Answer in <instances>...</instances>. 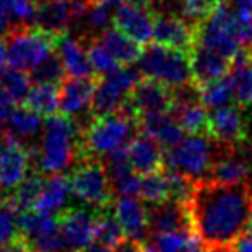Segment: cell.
Returning a JSON list of instances; mask_svg holds the SVG:
<instances>
[{
    "mask_svg": "<svg viewBox=\"0 0 252 252\" xmlns=\"http://www.w3.org/2000/svg\"><path fill=\"white\" fill-rule=\"evenodd\" d=\"M251 199L247 183L223 185L207 178L195 183L187 209L192 228L206 244L207 252L233 247L251 226Z\"/></svg>",
    "mask_w": 252,
    "mask_h": 252,
    "instance_id": "cell-1",
    "label": "cell"
},
{
    "mask_svg": "<svg viewBox=\"0 0 252 252\" xmlns=\"http://www.w3.org/2000/svg\"><path fill=\"white\" fill-rule=\"evenodd\" d=\"M80 145L81 131L73 118L64 114L47 116L40 149L33 152L36 156V169L43 175L63 173L80 156Z\"/></svg>",
    "mask_w": 252,
    "mask_h": 252,
    "instance_id": "cell-2",
    "label": "cell"
},
{
    "mask_svg": "<svg viewBox=\"0 0 252 252\" xmlns=\"http://www.w3.org/2000/svg\"><path fill=\"white\" fill-rule=\"evenodd\" d=\"M138 128V118L128 111H118L112 114L97 116L88 123L83 131L80 145V159L105 158L133 140Z\"/></svg>",
    "mask_w": 252,
    "mask_h": 252,
    "instance_id": "cell-3",
    "label": "cell"
},
{
    "mask_svg": "<svg viewBox=\"0 0 252 252\" xmlns=\"http://www.w3.org/2000/svg\"><path fill=\"white\" fill-rule=\"evenodd\" d=\"M138 71L144 78L159 81L171 90L193 81L190 54L156 42L142 50L138 57Z\"/></svg>",
    "mask_w": 252,
    "mask_h": 252,
    "instance_id": "cell-4",
    "label": "cell"
},
{
    "mask_svg": "<svg viewBox=\"0 0 252 252\" xmlns=\"http://www.w3.org/2000/svg\"><path fill=\"white\" fill-rule=\"evenodd\" d=\"M57 38L36 26L14 28L5 35L7 63L14 69L32 73L52 52H56Z\"/></svg>",
    "mask_w": 252,
    "mask_h": 252,
    "instance_id": "cell-5",
    "label": "cell"
},
{
    "mask_svg": "<svg viewBox=\"0 0 252 252\" xmlns=\"http://www.w3.org/2000/svg\"><path fill=\"white\" fill-rule=\"evenodd\" d=\"M218 156L216 147L202 133L183 137L175 147L168 149L164 158L166 169H171L189 178L204 180Z\"/></svg>",
    "mask_w": 252,
    "mask_h": 252,
    "instance_id": "cell-6",
    "label": "cell"
},
{
    "mask_svg": "<svg viewBox=\"0 0 252 252\" xmlns=\"http://www.w3.org/2000/svg\"><path fill=\"white\" fill-rule=\"evenodd\" d=\"M73 195L80 202L105 211L112 200V187L104 162L97 158L80 159V166L71 175Z\"/></svg>",
    "mask_w": 252,
    "mask_h": 252,
    "instance_id": "cell-7",
    "label": "cell"
},
{
    "mask_svg": "<svg viewBox=\"0 0 252 252\" xmlns=\"http://www.w3.org/2000/svg\"><path fill=\"white\" fill-rule=\"evenodd\" d=\"M197 45L214 50L220 56L233 61L240 50H244L235 28V19L230 11L228 0L218 5L199 26H197Z\"/></svg>",
    "mask_w": 252,
    "mask_h": 252,
    "instance_id": "cell-8",
    "label": "cell"
},
{
    "mask_svg": "<svg viewBox=\"0 0 252 252\" xmlns=\"http://www.w3.org/2000/svg\"><path fill=\"white\" fill-rule=\"evenodd\" d=\"M140 71L126 66H121L111 74L100 76V80L95 83L90 112L95 118L118 112L130 98L133 88L140 81Z\"/></svg>",
    "mask_w": 252,
    "mask_h": 252,
    "instance_id": "cell-9",
    "label": "cell"
},
{
    "mask_svg": "<svg viewBox=\"0 0 252 252\" xmlns=\"http://www.w3.org/2000/svg\"><path fill=\"white\" fill-rule=\"evenodd\" d=\"M33 152L7 130H0V197L7 195L28 176Z\"/></svg>",
    "mask_w": 252,
    "mask_h": 252,
    "instance_id": "cell-10",
    "label": "cell"
},
{
    "mask_svg": "<svg viewBox=\"0 0 252 252\" xmlns=\"http://www.w3.org/2000/svg\"><path fill=\"white\" fill-rule=\"evenodd\" d=\"M18 226L21 237L35 252H63L66 249L59 218L47 216L36 211H26L18 216Z\"/></svg>",
    "mask_w": 252,
    "mask_h": 252,
    "instance_id": "cell-11",
    "label": "cell"
},
{
    "mask_svg": "<svg viewBox=\"0 0 252 252\" xmlns=\"http://www.w3.org/2000/svg\"><path fill=\"white\" fill-rule=\"evenodd\" d=\"M154 42L190 54L197 43V26L173 12H158L154 18Z\"/></svg>",
    "mask_w": 252,
    "mask_h": 252,
    "instance_id": "cell-12",
    "label": "cell"
},
{
    "mask_svg": "<svg viewBox=\"0 0 252 252\" xmlns=\"http://www.w3.org/2000/svg\"><path fill=\"white\" fill-rule=\"evenodd\" d=\"M207 133L223 147H237L247 138V121L240 107L224 105L209 114Z\"/></svg>",
    "mask_w": 252,
    "mask_h": 252,
    "instance_id": "cell-13",
    "label": "cell"
},
{
    "mask_svg": "<svg viewBox=\"0 0 252 252\" xmlns=\"http://www.w3.org/2000/svg\"><path fill=\"white\" fill-rule=\"evenodd\" d=\"M154 18L156 14H152L149 7L126 0L116 5V11L112 12V25L137 43L147 45L154 38Z\"/></svg>",
    "mask_w": 252,
    "mask_h": 252,
    "instance_id": "cell-14",
    "label": "cell"
},
{
    "mask_svg": "<svg viewBox=\"0 0 252 252\" xmlns=\"http://www.w3.org/2000/svg\"><path fill=\"white\" fill-rule=\"evenodd\" d=\"M57 218H59L61 233L67 249L76 252L95 240L97 214H94L92 211L83 207H73V209L63 211Z\"/></svg>",
    "mask_w": 252,
    "mask_h": 252,
    "instance_id": "cell-15",
    "label": "cell"
},
{
    "mask_svg": "<svg viewBox=\"0 0 252 252\" xmlns=\"http://www.w3.org/2000/svg\"><path fill=\"white\" fill-rule=\"evenodd\" d=\"M102 162L107 169L112 193H116L118 197L140 195V173L135 171V168L131 166L126 149H119V151L105 156L102 158Z\"/></svg>",
    "mask_w": 252,
    "mask_h": 252,
    "instance_id": "cell-16",
    "label": "cell"
},
{
    "mask_svg": "<svg viewBox=\"0 0 252 252\" xmlns=\"http://www.w3.org/2000/svg\"><path fill=\"white\" fill-rule=\"evenodd\" d=\"M130 105L137 116L149 112H169L173 105V90L156 80L144 78L131 92Z\"/></svg>",
    "mask_w": 252,
    "mask_h": 252,
    "instance_id": "cell-17",
    "label": "cell"
},
{
    "mask_svg": "<svg viewBox=\"0 0 252 252\" xmlns=\"http://www.w3.org/2000/svg\"><path fill=\"white\" fill-rule=\"evenodd\" d=\"M251 169V159L244 152H238L237 147H228L223 154L218 152L206 178L223 185H238L247 182Z\"/></svg>",
    "mask_w": 252,
    "mask_h": 252,
    "instance_id": "cell-18",
    "label": "cell"
},
{
    "mask_svg": "<svg viewBox=\"0 0 252 252\" xmlns=\"http://www.w3.org/2000/svg\"><path fill=\"white\" fill-rule=\"evenodd\" d=\"M114 216L119 221L126 238L145 242L149 237V211L137 197H118L114 200Z\"/></svg>",
    "mask_w": 252,
    "mask_h": 252,
    "instance_id": "cell-19",
    "label": "cell"
},
{
    "mask_svg": "<svg viewBox=\"0 0 252 252\" xmlns=\"http://www.w3.org/2000/svg\"><path fill=\"white\" fill-rule=\"evenodd\" d=\"M95 81L92 78H64L61 81V111L67 118H80L92 107Z\"/></svg>",
    "mask_w": 252,
    "mask_h": 252,
    "instance_id": "cell-20",
    "label": "cell"
},
{
    "mask_svg": "<svg viewBox=\"0 0 252 252\" xmlns=\"http://www.w3.org/2000/svg\"><path fill=\"white\" fill-rule=\"evenodd\" d=\"M138 130L156 140L162 149H171L183 138V128L169 112H149L138 116Z\"/></svg>",
    "mask_w": 252,
    "mask_h": 252,
    "instance_id": "cell-21",
    "label": "cell"
},
{
    "mask_svg": "<svg viewBox=\"0 0 252 252\" xmlns=\"http://www.w3.org/2000/svg\"><path fill=\"white\" fill-rule=\"evenodd\" d=\"M190 66H192V78L197 85L209 83L218 78H223L230 73L231 61L220 56L214 50H209L202 45L193 47L190 52Z\"/></svg>",
    "mask_w": 252,
    "mask_h": 252,
    "instance_id": "cell-22",
    "label": "cell"
},
{
    "mask_svg": "<svg viewBox=\"0 0 252 252\" xmlns=\"http://www.w3.org/2000/svg\"><path fill=\"white\" fill-rule=\"evenodd\" d=\"M74 23L73 0H47L38 5L35 26L54 36L67 33Z\"/></svg>",
    "mask_w": 252,
    "mask_h": 252,
    "instance_id": "cell-23",
    "label": "cell"
},
{
    "mask_svg": "<svg viewBox=\"0 0 252 252\" xmlns=\"http://www.w3.org/2000/svg\"><path fill=\"white\" fill-rule=\"evenodd\" d=\"M147 211H149V226H151V231H154V233L176 231L192 226L187 204L178 202L175 199L156 204V206H152Z\"/></svg>",
    "mask_w": 252,
    "mask_h": 252,
    "instance_id": "cell-24",
    "label": "cell"
},
{
    "mask_svg": "<svg viewBox=\"0 0 252 252\" xmlns=\"http://www.w3.org/2000/svg\"><path fill=\"white\" fill-rule=\"evenodd\" d=\"M126 154H128V159H130L135 171L140 173V175L159 171L164 164L162 147L144 133L135 137L130 144L126 145Z\"/></svg>",
    "mask_w": 252,
    "mask_h": 252,
    "instance_id": "cell-25",
    "label": "cell"
},
{
    "mask_svg": "<svg viewBox=\"0 0 252 252\" xmlns=\"http://www.w3.org/2000/svg\"><path fill=\"white\" fill-rule=\"evenodd\" d=\"M71 193H73V189H71V180L67 176H64L63 173L50 175L49 180H45L43 183L42 193H40L33 211L47 214V216L61 214L63 211H66Z\"/></svg>",
    "mask_w": 252,
    "mask_h": 252,
    "instance_id": "cell-26",
    "label": "cell"
},
{
    "mask_svg": "<svg viewBox=\"0 0 252 252\" xmlns=\"http://www.w3.org/2000/svg\"><path fill=\"white\" fill-rule=\"evenodd\" d=\"M56 50L61 56V59H63L67 76L92 78V74H95L90 59H88V50L85 49V45L78 38L64 33V35H61L57 38Z\"/></svg>",
    "mask_w": 252,
    "mask_h": 252,
    "instance_id": "cell-27",
    "label": "cell"
},
{
    "mask_svg": "<svg viewBox=\"0 0 252 252\" xmlns=\"http://www.w3.org/2000/svg\"><path fill=\"white\" fill-rule=\"evenodd\" d=\"M4 130H7L12 137H16L19 142H23L28 147V144H32L42 133L43 130L42 116L33 111V109H30L28 105L19 104L16 105L14 111L9 116V119L5 121Z\"/></svg>",
    "mask_w": 252,
    "mask_h": 252,
    "instance_id": "cell-28",
    "label": "cell"
},
{
    "mask_svg": "<svg viewBox=\"0 0 252 252\" xmlns=\"http://www.w3.org/2000/svg\"><path fill=\"white\" fill-rule=\"evenodd\" d=\"M230 76L233 81V98L242 105H252V56L244 49L231 61Z\"/></svg>",
    "mask_w": 252,
    "mask_h": 252,
    "instance_id": "cell-29",
    "label": "cell"
},
{
    "mask_svg": "<svg viewBox=\"0 0 252 252\" xmlns=\"http://www.w3.org/2000/svg\"><path fill=\"white\" fill-rule=\"evenodd\" d=\"M105 47L112 52V56L123 64V66H128V64H133L138 61L142 50L140 43H137L133 38H130L128 35H125L123 32H119L118 28H107L100 36H97Z\"/></svg>",
    "mask_w": 252,
    "mask_h": 252,
    "instance_id": "cell-30",
    "label": "cell"
},
{
    "mask_svg": "<svg viewBox=\"0 0 252 252\" xmlns=\"http://www.w3.org/2000/svg\"><path fill=\"white\" fill-rule=\"evenodd\" d=\"M23 104L38 112L40 116L57 114V111H61L59 87L56 83H35L33 81Z\"/></svg>",
    "mask_w": 252,
    "mask_h": 252,
    "instance_id": "cell-31",
    "label": "cell"
},
{
    "mask_svg": "<svg viewBox=\"0 0 252 252\" xmlns=\"http://www.w3.org/2000/svg\"><path fill=\"white\" fill-rule=\"evenodd\" d=\"M200 94V102L206 109H220L224 107L231 102L233 98V81H231L230 73L223 78H218L209 83L197 85Z\"/></svg>",
    "mask_w": 252,
    "mask_h": 252,
    "instance_id": "cell-32",
    "label": "cell"
},
{
    "mask_svg": "<svg viewBox=\"0 0 252 252\" xmlns=\"http://www.w3.org/2000/svg\"><path fill=\"white\" fill-rule=\"evenodd\" d=\"M140 197L151 206L171 199V190H169V182L164 169L144 175L140 183Z\"/></svg>",
    "mask_w": 252,
    "mask_h": 252,
    "instance_id": "cell-33",
    "label": "cell"
},
{
    "mask_svg": "<svg viewBox=\"0 0 252 252\" xmlns=\"http://www.w3.org/2000/svg\"><path fill=\"white\" fill-rule=\"evenodd\" d=\"M0 9L7 16L12 30L21 26H35L38 5L33 0H0Z\"/></svg>",
    "mask_w": 252,
    "mask_h": 252,
    "instance_id": "cell-34",
    "label": "cell"
},
{
    "mask_svg": "<svg viewBox=\"0 0 252 252\" xmlns=\"http://www.w3.org/2000/svg\"><path fill=\"white\" fill-rule=\"evenodd\" d=\"M32 85H33V80L26 71L11 67V69L5 71L4 78L0 81V92H2L5 97L11 98L14 104L19 105L25 102Z\"/></svg>",
    "mask_w": 252,
    "mask_h": 252,
    "instance_id": "cell-35",
    "label": "cell"
},
{
    "mask_svg": "<svg viewBox=\"0 0 252 252\" xmlns=\"http://www.w3.org/2000/svg\"><path fill=\"white\" fill-rule=\"evenodd\" d=\"M88 50V59L94 67V73L97 76H105V74L114 73L116 69L121 67V63L112 56V52L100 42L98 38L90 40L87 47Z\"/></svg>",
    "mask_w": 252,
    "mask_h": 252,
    "instance_id": "cell-36",
    "label": "cell"
},
{
    "mask_svg": "<svg viewBox=\"0 0 252 252\" xmlns=\"http://www.w3.org/2000/svg\"><path fill=\"white\" fill-rule=\"evenodd\" d=\"M125 231H123L119 221L116 220L114 214L111 213H100L97 214V223H95V240L107 247L114 249L119 242L125 240Z\"/></svg>",
    "mask_w": 252,
    "mask_h": 252,
    "instance_id": "cell-37",
    "label": "cell"
},
{
    "mask_svg": "<svg viewBox=\"0 0 252 252\" xmlns=\"http://www.w3.org/2000/svg\"><path fill=\"white\" fill-rule=\"evenodd\" d=\"M112 21V16L109 12V5L97 4V2H88V7L85 11L83 18L80 19V23L85 25L87 35H102L105 30L109 28Z\"/></svg>",
    "mask_w": 252,
    "mask_h": 252,
    "instance_id": "cell-38",
    "label": "cell"
},
{
    "mask_svg": "<svg viewBox=\"0 0 252 252\" xmlns=\"http://www.w3.org/2000/svg\"><path fill=\"white\" fill-rule=\"evenodd\" d=\"M32 80L35 83H56L59 85L64 78L67 76L66 74V69H64V64H63V59L61 56L56 52H52L38 67L32 71Z\"/></svg>",
    "mask_w": 252,
    "mask_h": 252,
    "instance_id": "cell-39",
    "label": "cell"
},
{
    "mask_svg": "<svg viewBox=\"0 0 252 252\" xmlns=\"http://www.w3.org/2000/svg\"><path fill=\"white\" fill-rule=\"evenodd\" d=\"M178 11L182 18L199 26L214 9L211 7L207 0H178Z\"/></svg>",
    "mask_w": 252,
    "mask_h": 252,
    "instance_id": "cell-40",
    "label": "cell"
},
{
    "mask_svg": "<svg viewBox=\"0 0 252 252\" xmlns=\"http://www.w3.org/2000/svg\"><path fill=\"white\" fill-rule=\"evenodd\" d=\"M19 237L18 216L0 202V249L7 247L9 244Z\"/></svg>",
    "mask_w": 252,
    "mask_h": 252,
    "instance_id": "cell-41",
    "label": "cell"
},
{
    "mask_svg": "<svg viewBox=\"0 0 252 252\" xmlns=\"http://www.w3.org/2000/svg\"><path fill=\"white\" fill-rule=\"evenodd\" d=\"M228 5L237 21L252 25V0H228Z\"/></svg>",
    "mask_w": 252,
    "mask_h": 252,
    "instance_id": "cell-42",
    "label": "cell"
},
{
    "mask_svg": "<svg viewBox=\"0 0 252 252\" xmlns=\"http://www.w3.org/2000/svg\"><path fill=\"white\" fill-rule=\"evenodd\" d=\"M235 252H252V228H247L233 245Z\"/></svg>",
    "mask_w": 252,
    "mask_h": 252,
    "instance_id": "cell-43",
    "label": "cell"
},
{
    "mask_svg": "<svg viewBox=\"0 0 252 252\" xmlns=\"http://www.w3.org/2000/svg\"><path fill=\"white\" fill-rule=\"evenodd\" d=\"M0 252H35V251H33L32 245L21 237V233H19V237L16 238L12 244H9L7 247H4V249H0Z\"/></svg>",
    "mask_w": 252,
    "mask_h": 252,
    "instance_id": "cell-44",
    "label": "cell"
},
{
    "mask_svg": "<svg viewBox=\"0 0 252 252\" xmlns=\"http://www.w3.org/2000/svg\"><path fill=\"white\" fill-rule=\"evenodd\" d=\"M112 252H144V247H142L140 242H135L131 238H125L123 242H119Z\"/></svg>",
    "mask_w": 252,
    "mask_h": 252,
    "instance_id": "cell-45",
    "label": "cell"
},
{
    "mask_svg": "<svg viewBox=\"0 0 252 252\" xmlns=\"http://www.w3.org/2000/svg\"><path fill=\"white\" fill-rule=\"evenodd\" d=\"M7 49H5V40L4 36H0V81L4 78L5 71H7Z\"/></svg>",
    "mask_w": 252,
    "mask_h": 252,
    "instance_id": "cell-46",
    "label": "cell"
},
{
    "mask_svg": "<svg viewBox=\"0 0 252 252\" xmlns=\"http://www.w3.org/2000/svg\"><path fill=\"white\" fill-rule=\"evenodd\" d=\"M76 252H112V249L100 244V242H92L90 245H87V247L80 249V251H76Z\"/></svg>",
    "mask_w": 252,
    "mask_h": 252,
    "instance_id": "cell-47",
    "label": "cell"
},
{
    "mask_svg": "<svg viewBox=\"0 0 252 252\" xmlns=\"http://www.w3.org/2000/svg\"><path fill=\"white\" fill-rule=\"evenodd\" d=\"M11 30H12V26H11V23H9L7 16L0 9V36H5Z\"/></svg>",
    "mask_w": 252,
    "mask_h": 252,
    "instance_id": "cell-48",
    "label": "cell"
},
{
    "mask_svg": "<svg viewBox=\"0 0 252 252\" xmlns=\"http://www.w3.org/2000/svg\"><path fill=\"white\" fill-rule=\"evenodd\" d=\"M128 2H131V4H137V5H142V7H154L156 4H159V2H162V0H128Z\"/></svg>",
    "mask_w": 252,
    "mask_h": 252,
    "instance_id": "cell-49",
    "label": "cell"
},
{
    "mask_svg": "<svg viewBox=\"0 0 252 252\" xmlns=\"http://www.w3.org/2000/svg\"><path fill=\"white\" fill-rule=\"evenodd\" d=\"M92 2H97V4H104V5H118L121 4V0H92Z\"/></svg>",
    "mask_w": 252,
    "mask_h": 252,
    "instance_id": "cell-50",
    "label": "cell"
},
{
    "mask_svg": "<svg viewBox=\"0 0 252 252\" xmlns=\"http://www.w3.org/2000/svg\"><path fill=\"white\" fill-rule=\"evenodd\" d=\"M213 252H235V249L230 247V249H223V251H213Z\"/></svg>",
    "mask_w": 252,
    "mask_h": 252,
    "instance_id": "cell-51",
    "label": "cell"
},
{
    "mask_svg": "<svg viewBox=\"0 0 252 252\" xmlns=\"http://www.w3.org/2000/svg\"><path fill=\"white\" fill-rule=\"evenodd\" d=\"M144 252H158V251H156V249L151 245V247H145V249H144Z\"/></svg>",
    "mask_w": 252,
    "mask_h": 252,
    "instance_id": "cell-52",
    "label": "cell"
},
{
    "mask_svg": "<svg viewBox=\"0 0 252 252\" xmlns=\"http://www.w3.org/2000/svg\"><path fill=\"white\" fill-rule=\"evenodd\" d=\"M249 220H251V228H252V199H251V214H249Z\"/></svg>",
    "mask_w": 252,
    "mask_h": 252,
    "instance_id": "cell-53",
    "label": "cell"
},
{
    "mask_svg": "<svg viewBox=\"0 0 252 252\" xmlns=\"http://www.w3.org/2000/svg\"><path fill=\"white\" fill-rule=\"evenodd\" d=\"M33 2H35L36 5H40V4H43V2H47V0H33Z\"/></svg>",
    "mask_w": 252,
    "mask_h": 252,
    "instance_id": "cell-54",
    "label": "cell"
},
{
    "mask_svg": "<svg viewBox=\"0 0 252 252\" xmlns=\"http://www.w3.org/2000/svg\"><path fill=\"white\" fill-rule=\"evenodd\" d=\"M249 52H251V56H252V45H251V49H249Z\"/></svg>",
    "mask_w": 252,
    "mask_h": 252,
    "instance_id": "cell-55",
    "label": "cell"
},
{
    "mask_svg": "<svg viewBox=\"0 0 252 252\" xmlns=\"http://www.w3.org/2000/svg\"><path fill=\"white\" fill-rule=\"evenodd\" d=\"M0 130H2V126H0Z\"/></svg>",
    "mask_w": 252,
    "mask_h": 252,
    "instance_id": "cell-56",
    "label": "cell"
}]
</instances>
